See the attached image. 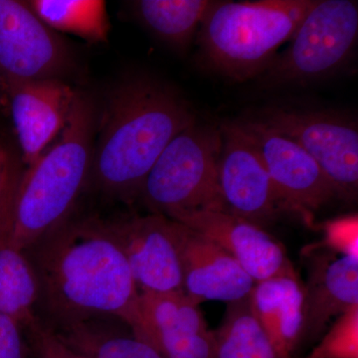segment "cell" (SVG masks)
I'll return each instance as SVG.
<instances>
[{"label":"cell","instance_id":"2","mask_svg":"<svg viewBox=\"0 0 358 358\" xmlns=\"http://www.w3.org/2000/svg\"><path fill=\"white\" fill-rule=\"evenodd\" d=\"M195 122L192 107L169 85L145 75L124 80L103 110L90 178L107 196L134 201L166 145Z\"/></svg>","mask_w":358,"mask_h":358},{"label":"cell","instance_id":"19","mask_svg":"<svg viewBox=\"0 0 358 358\" xmlns=\"http://www.w3.org/2000/svg\"><path fill=\"white\" fill-rule=\"evenodd\" d=\"M129 4L134 16L152 34L178 50H185L213 1L138 0Z\"/></svg>","mask_w":358,"mask_h":358},{"label":"cell","instance_id":"15","mask_svg":"<svg viewBox=\"0 0 358 358\" xmlns=\"http://www.w3.org/2000/svg\"><path fill=\"white\" fill-rule=\"evenodd\" d=\"M143 341L162 358H216L213 331L182 292L141 294Z\"/></svg>","mask_w":358,"mask_h":358},{"label":"cell","instance_id":"21","mask_svg":"<svg viewBox=\"0 0 358 358\" xmlns=\"http://www.w3.org/2000/svg\"><path fill=\"white\" fill-rule=\"evenodd\" d=\"M33 13L53 31L69 33L88 41H107L110 21L103 0H31Z\"/></svg>","mask_w":358,"mask_h":358},{"label":"cell","instance_id":"16","mask_svg":"<svg viewBox=\"0 0 358 358\" xmlns=\"http://www.w3.org/2000/svg\"><path fill=\"white\" fill-rule=\"evenodd\" d=\"M303 287L300 346L322 336L329 322L358 307V258L315 250Z\"/></svg>","mask_w":358,"mask_h":358},{"label":"cell","instance_id":"22","mask_svg":"<svg viewBox=\"0 0 358 358\" xmlns=\"http://www.w3.org/2000/svg\"><path fill=\"white\" fill-rule=\"evenodd\" d=\"M213 334L216 358H282L252 312L249 298L228 303Z\"/></svg>","mask_w":358,"mask_h":358},{"label":"cell","instance_id":"6","mask_svg":"<svg viewBox=\"0 0 358 358\" xmlns=\"http://www.w3.org/2000/svg\"><path fill=\"white\" fill-rule=\"evenodd\" d=\"M358 6L352 0H315L289 40L260 75L265 87L317 81L338 72L357 41Z\"/></svg>","mask_w":358,"mask_h":358},{"label":"cell","instance_id":"1","mask_svg":"<svg viewBox=\"0 0 358 358\" xmlns=\"http://www.w3.org/2000/svg\"><path fill=\"white\" fill-rule=\"evenodd\" d=\"M25 252L38 278L45 324L113 317L143 341L141 294L105 220L68 218Z\"/></svg>","mask_w":358,"mask_h":358},{"label":"cell","instance_id":"9","mask_svg":"<svg viewBox=\"0 0 358 358\" xmlns=\"http://www.w3.org/2000/svg\"><path fill=\"white\" fill-rule=\"evenodd\" d=\"M73 65L72 52L27 1L0 0V80L61 79Z\"/></svg>","mask_w":358,"mask_h":358},{"label":"cell","instance_id":"3","mask_svg":"<svg viewBox=\"0 0 358 358\" xmlns=\"http://www.w3.org/2000/svg\"><path fill=\"white\" fill-rule=\"evenodd\" d=\"M96 110L76 94L69 119L55 141L24 166L0 228L9 241L26 251L71 217L91 173Z\"/></svg>","mask_w":358,"mask_h":358},{"label":"cell","instance_id":"7","mask_svg":"<svg viewBox=\"0 0 358 358\" xmlns=\"http://www.w3.org/2000/svg\"><path fill=\"white\" fill-rule=\"evenodd\" d=\"M296 141L319 164L336 196L355 201L358 192V129L352 117L331 110L273 107L253 117Z\"/></svg>","mask_w":358,"mask_h":358},{"label":"cell","instance_id":"23","mask_svg":"<svg viewBox=\"0 0 358 358\" xmlns=\"http://www.w3.org/2000/svg\"><path fill=\"white\" fill-rule=\"evenodd\" d=\"M303 358H358V307L336 317L320 343Z\"/></svg>","mask_w":358,"mask_h":358},{"label":"cell","instance_id":"10","mask_svg":"<svg viewBox=\"0 0 358 358\" xmlns=\"http://www.w3.org/2000/svg\"><path fill=\"white\" fill-rule=\"evenodd\" d=\"M105 221L126 257L140 294L183 293L173 219L152 213Z\"/></svg>","mask_w":358,"mask_h":358},{"label":"cell","instance_id":"25","mask_svg":"<svg viewBox=\"0 0 358 358\" xmlns=\"http://www.w3.org/2000/svg\"><path fill=\"white\" fill-rule=\"evenodd\" d=\"M25 333L32 358H87L63 343L54 329L40 317Z\"/></svg>","mask_w":358,"mask_h":358},{"label":"cell","instance_id":"27","mask_svg":"<svg viewBox=\"0 0 358 358\" xmlns=\"http://www.w3.org/2000/svg\"><path fill=\"white\" fill-rule=\"evenodd\" d=\"M0 358H32L24 329L0 313Z\"/></svg>","mask_w":358,"mask_h":358},{"label":"cell","instance_id":"5","mask_svg":"<svg viewBox=\"0 0 358 358\" xmlns=\"http://www.w3.org/2000/svg\"><path fill=\"white\" fill-rule=\"evenodd\" d=\"M221 127L193 124L166 145L150 169L140 197L154 213L226 211L219 185Z\"/></svg>","mask_w":358,"mask_h":358},{"label":"cell","instance_id":"18","mask_svg":"<svg viewBox=\"0 0 358 358\" xmlns=\"http://www.w3.org/2000/svg\"><path fill=\"white\" fill-rule=\"evenodd\" d=\"M39 282L29 257L0 228V313L24 331L39 320Z\"/></svg>","mask_w":358,"mask_h":358},{"label":"cell","instance_id":"13","mask_svg":"<svg viewBox=\"0 0 358 358\" xmlns=\"http://www.w3.org/2000/svg\"><path fill=\"white\" fill-rule=\"evenodd\" d=\"M0 83L10 102L23 166H30L65 128L77 92L61 79Z\"/></svg>","mask_w":358,"mask_h":358},{"label":"cell","instance_id":"14","mask_svg":"<svg viewBox=\"0 0 358 358\" xmlns=\"http://www.w3.org/2000/svg\"><path fill=\"white\" fill-rule=\"evenodd\" d=\"M174 231L187 298L197 305L208 301L228 305L249 298L256 282L225 250L178 221Z\"/></svg>","mask_w":358,"mask_h":358},{"label":"cell","instance_id":"8","mask_svg":"<svg viewBox=\"0 0 358 358\" xmlns=\"http://www.w3.org/2000/svg\"><path fill=\"white\" fill-rule=\"evenodd\" d=\"M234 122L262 160L289 211L308 223L313 212L336 197L319 164L296 141L253 117Z\"/></svg>","mask_w":358,"mask_h":358},{"label":"cell","instance_id":"24","mask_svg":"<svg viewBox=\"0 0 358 358\" xmlns=\"http://www.w3.org/2000/svg\"><path fill=\"white\" fill-rule=\"evenodd\" d=\"M324 238L317 249H327L341 256L358 258V221L357 216H345L329 221L322 228Z\"/></svg>","mask_w":358,"mask_h":358},{"label":"cell","instance_id":"17","mask_svg":"<svg viewBox=\"0 0 358 358\" xmlns=\"http://www.w3.org/2000/svg\"><path fill=\"white\" fill-rule=\"evenodd\" d=\"M303 286L298 275H277L256 282L249 296L252 312L282 358L300 348Z\"/></svg>","mask_w":358,"mask_h":358},{"label":"cell","instance_id":"4","mask_svg":"<svg viewBox=\"0 0 358 358\" xmlns=\"http://www.w3.org/2000/svg\"><path fill=\"white\" fill-rule=\"evenodd\" d=\"M315 1H213L199 27L205 60L237 81L260 76L293 38Z\"/></svg>","mask_w":358,"mask_h":358},{"label":"cell","instance_id":"26","mask_svg":"<svg viewBox=\"0 0 358 358\" xmlns=\"http://www.w3.org/2000/svg\"><path fill=\"white\" fill-rule=\"evenodd\" d=\"M23 169L21 155L0 138V220L6 215Z\"/></svg>","mask_w":358,"mask_h":358},{"label":"cell","instance_id":"20","mask_svg":"<svg viewBox=\"0 0 358 358\" xmlns=\"http://www.w3.org/2000/svg\"><path fill=\"white\" fill-rule=\"evenodd\" d=\"M69 348L87 358H162L155 348L133 334H122L103 320L52 327Z\"/></svg>","mask_w":358,"mask_h":358},{"label":"cell","instance_id":"11","mask_svg":"<svg viewBox=\"0 0 358 358\" xmlns=\"http://www.w3.org/2000/svg\"><path fill=\"white\" fill-rule=\"evenodd\" d=\"M220 127L218 178L226 210L263 228L288 208L262 160L235 122Z\"/></svg>","mask_w":358,"mask_h":358},{"label":"cell","instance_id":"28","mask_svg":"<svg viewBox=\"0 0 358 358\" xmlns=\"http://www.w3.org/2000/svg\"><path fill=\"white\" fill-rule=\"evenodd\" d=\"M0 85H1V83H0Z\"/></svg>","mask_w":358,"mask_h":358},{"label":"cell","instance_id":"12","mask_svg":"<svg viewBox=\"0 0 358 358\" xmlns=\"http://www.w3.org/2000/svg\"><path fill=\"white\" fill-rule=\"evenodd\" d=\"M169 218L196 231L225 250L255 282L277 275H296L280 242L264 228L229 212L183 211Z\"/></svg>","mask_w":358,"mask_h":358}]
</instances>
